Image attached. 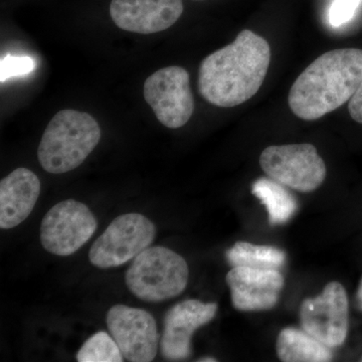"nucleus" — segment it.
Here are the masks:
<instances>
[{
	"label": "nucleus",
	"instance_id": "obj_6",
	"mask_svg": "<svg viewBox=\"0 0 362 362\" xmlns=\"http://www.w3.org/2000/svg\"><path fill=\"white\" fill-rule=\"evenodd\" d=\"M259 164L272 180L300 192H314L326 177L323 159L308 143L267 147Z\"/></svg>",
	"mask_w": 362,
	"mask_h": 362
},
{
	"label": "nucleus",
	"instance_id": "obj_5",
	"mask_svg": "<svg viewBox=\"0 0 362 362\" xmlns=\"http://www.w3.org/2000/svg\"><path fill=\"white\" fill-rule=\"evenodd\" d=\"M156 235L151 221L140 214L119 216L90 247V263L100 269L115 268L135 259Z\"/></svg>",
	"mask_w": 362,
	"mask_h": 362
},
{
	"label": "nucleus",
	"instance_id": "obj_7",
	"mask_svg": "<svg viewBox=\"0 0 362 362\" xmlns=\"http://www.w3.org/2000/svg\"><path fill=\"white\" fill-rule=\"evenodd\" d=\"M143 95L159 122L170 129L185 126L194 114L189 74L181 66H166L152 74L145 81Z\"/></svg>",
	"mask_w": 362,
	"mask_h": 362
},
{
	"label": "nucleus",
	"instance_id": "obj_1",
	"mask_svg": "<svg viewBox=\"0 0 362 362\" xmlns=\"http://www.w3.org/2000/svg\"><path fill=\"white\" fill-rule=\"evenodd\" d=\"M271 62L268 42L252 30L202 59L197 87L206 101L221 108L247 102L263 85Z\"/></svg>",
	"mask_w": 362,
	"mask_h": 362
},
{
	"label": "nucleus",
	"instance_id": "obj_23",
	"mask_svg": "<svg viewBox=\"0 0 362 362\" xmlns=\"http://www.w3.org/2000/svg\"><path fill=\"white\" fill-rule=\"evenodd\" d=\"M201 362H216V359L214 358V357H206V358L199 359Z\"/></svg>",
	"mask_w": 362,
	"mask_h": 362
},
{
	"label": "nucleus",
	"instance_id": "obj_4",
	"mask_svg": "<svg viewBox=\"0 0 362 362\" xmlns=\"http://www.w3.org/2000/svg\"><path fill=\"white\" fill-rule=\"evenodd\" d=\"M189 277L187 261L168 247H149L140 252L126 273V285L147 302L171 299L185 291Z\"/></svg>",
	"mask_w": 362,
	"mask_h": 362
},
{
	"label": "nucleus",
	"instance_id": "obj_16",
	"mask_svg": "<svg viewBox=\"0 0 362 362\" xmlns=\"http://www.w3.org/2000/svg\"><path fill=\"white\" fill-rule=\"evenodd\" d=\"M252 194L266 206L272 225L287 223L297 211L296 199L284 185L272 178H259L252 185Z\"/></svg>",
	"mask_w": 362,
	"mask_h": 362
},
{
	"label": "nucleus",
	"instance_id": "obj_15",
	"mask_svg": "<svg viewBox=\"0 0 362 362\" xmlns=\"http://www.w3.org/2000/svg\"><path fill=\"white\" fill-rule=\"evenodd\" d=\"M277 356L284 362H326L332 359L329 347L304 330L284 328L278 335Z\"/></svg>",
	"mask_w": 362,
	"mask_h": 362
},
{
	"label": "nucleus",
	"instance_id": "obj_11",
	"mask_svg": "<svg viewBox=\"0 0 362 362\" xmlns=\"http://www.w3.org/2000/svg\"><path fill=\"white\" fill-rule=\"evenodd\" d=\"M226 280L233 307L240 311L274 308L284 287V278L277 269L233 267Z\"/></svg>",
	"mask_w": 362,
	"mask_h": 362
},
{
	"label": "nucleus",
	"instance_id": "obj_17",
	"mask_svg": "<svg viewBox=\"0 0 362 362\" xmlns=\"http://www.w3.org/2000/svg\"><path fill=\"white\" fill-rule=\"evenodd\" d=\"M226 259L233 267H251L259 269H278L284 265L286 254L271 246H258L247 242L235 243L226 252Z\"/></svg>",
	"mask_w": 362,
	"mask_h": 362
},
{
	"label": "nucleus",
	"instance_id": "obj_8",
	"mask_svg": "<svg viewBox=\"0 0 362 362\" xmlns=\"http://www.w3.org/2000/svg\"><path fill=\"white\" fill-rule=\"evenodd\" d=\"M349 308L345 288L340 283L331 282L320 295L302 302V329L331 349L341 346L349 334Z\"/></svg>",
	"mask_w": 362,
	"mask_h": 362
},
{
	"label": "nucleus",
	"instance_id": "obj_9",
	"mask_svg": "<svg viewBox=\"0 0 362 362\" xmlns=\"http://www.w3.org/2000/svg\"><path fill=\"white\" fill-rule=\"evenodd\" d=\"M98 223L89 207L75 199L52 206L40 226L42 247L57 256H70L96 232Z\"/></svg>",
	"mask_w": 362,
	"mask_h": 362
},
{
	"label": "nucleus",
	"instance_id": "obj_12",
	"mask_svg": "<svg viewBox=\"0 0 362 362\" xmlns=\"http://www.w3.org/2000/svg\"><path fill=\"white\" fill-rule=\"evenodd\" d=\"M218 304L199 300H185L175 305L164 319L161 338L162 356L168 361H182L192 354V337L195 331L211 322Z\"/></svg>",
	"mask_w": 362,
	"mask_h": 362
},
{
	"label": "nucleus",
	"instance_id": "obj_13",
	"mask_svg": "<svg viewBox=\"0 0 362 362\" xmlns=\"http://www.w3.org/2000/svg\"><path fill=\"white\" fill-rule=\"evenodd\" d=\"M183 13L181 0H112L110 16L126 32L151 35L175 25Z\"/></svg>",
	"mask_w": 362,
	"mask_h": 362
},
{
	"label": "nucleus",
	"instance_id": "obj_19",
	"mask_svg": "<svg viewBox=\"0 0 362 362\" xmlns=\"http://www.w3.org/2000/svg\"><path fill=\"white\" fill-rule=\"evenodd\" d=\"M35 69V62L28 57L7 56L0 62V81L28 75Z\"/></svg>",
	"mask_w": 362,
	"mask_h": 362
},
{
	"label": "nucleus",
	"instance_id": "obj_20",
	"mask_svg": "<svg viewBox=\"0 0 362 362\" xmlns=\"http://www.w3.org/2000/svg\"><path fill=\"white\" fill-rule=\"evenodd\" d=\"M362 0H334L329 11V21L334 28L352 20Z\"/></svg>",
	"mask_w": 362,
	"mask_h": 362
},
{
	"label": "nucleus",
	"instance_id": "obj_14",
	"mask_svg": "<svg viewBox=\"0 0 362 362\" xmlns=\"http://www.w3.org/2000/svg\"><path fill=\"white\" fill-rule=\"evenodd\" d=\"M40 194L39 177L28 168H18L0 182V228L21 225L32 214Z\"/></svg>",
	"mask_w": 362,
	"mask_h": 362
},
{
	"label": "nucleus",
	"instance_id": "obj_2",
	"mask_svg": "<svg viewBox=\"0 0 362 362\" xmlns=\"http://www.w3.org/2000/svg\"><path fill=\"white\" fill-rule=\"evenodd\" d=\"M362 80V49L325 52L305 69L289 93L290 109L298 118L317 120L354 96Z\"/></svg>",
	"mask_w": 362,
	"mask_h": 362
},
{
	"label": "nucleus",
	"instance_id": "obj_22",
	"mask_svg": "<svg viewBox=\"0 0 362 362\" xmlns=\"http://www.w3.org/2000/svg\"><path fill=\"white\" fill-rule=\"evenodd\" d=\"M357 298H358L359 305L362 309V277L361 279V283H359L358 291H357Z\"/></svg>",
	"mask_w": 362,
	"mask_h": 362
},
{
	"label": "nucleus",
	"instance_id": "obj_24",
	"mask_svg": "<svg viewBox=\"0 0 362 362\" xmlns=\"http://www.w3.org/2000/svg\"><path fill=\"white\" fill-rule=\"evenodd\" d=\"M361 361H362V359H361Z\"/></svg>",
	"mask_w": 362,
	"mask_h": 362
},
{
	"label": "nucleus",
	"instance_id": "obj_3",
	"mask_svg": "<svg viewBox=\"0 0 362 362\" xmlns=\"http://www.w3.org/2000/svg\"><path fill=\"white\" fill-rule=\"evenodd\" d=\"M101 139L99 124L84 112H58L45 128L37 157L42 168L62 175L78 168Z\"/></svg>",
	"mask_w": 362,
	"mask_h": 362
},
{
	"label": "nucleus",
	"instance_id": "obj_10",
	"mask_svg": "<svg viewBox=\"0 0 362 362\" xmlns=\"http://www.w3.org/2000/svg\"><path fill=\"white\" fill-rule=\"evenodd\" d=\"M107 325L124 358L150 362L156 358L159 334L156 319L139 308L115 305L107 314Z\"/></svg>",
	"mask_w": 362,
	"mask_h": 362
},
{
	"label": "nucleus",
	"instance_id": "obj_18",
	"mask_svg": "<svg viewBox=\"0 0 362 362\" xmlns=\"http://www.w3.org/2000/svg\"><path fill=\"white\" fill-rule=\"evenodd\" d=\"M123 354L112 335L98 332L78 350V362H122Z\"/></svg>",
	"mask_w": 362,
	"mask_h": 362
},
{
	"label": "nucleus",
	"instance_id": "obj_21",
	"mask_svg": "<svg viewBox=\"0 0 362 362\" xmlns=\"http://www.w3.org/2000/svg\"><path fill=\"white\" fill-rule=\"evenodd\" d=\"M349 111L354 121L362 124V80L354 96L349 100Z\"/></svg>",
	"mask_w": 362,
	"mask_h": 362
}]
</instances>
